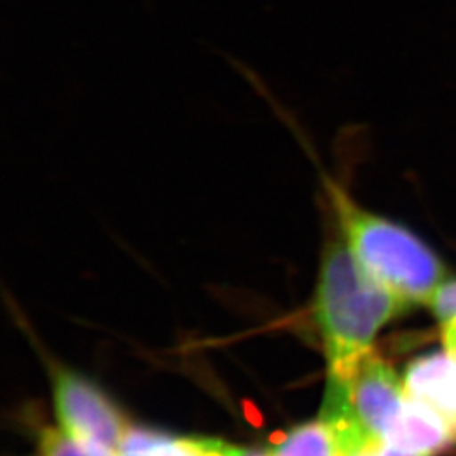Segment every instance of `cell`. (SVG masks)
Here are the masks:
<instances>
[{"mask_svg": "<svg viewBox=\"0 0 456 456\" xmlns=\"http://www.w3.org/2000/svg\"><path fill=\"white\" fill-rule=\"evenodd\" d=\"M271 456H333V446L325 423L310 421L288 431L269 448Z\"/></svg>", "mask_w": 456, "mask_h": 456, "instance_id": "cell-8", "label": "cell"}, {"mask_svg": "<svg viewBox=\"0 0 456 456\" xmlns=\"http://www.w3.org/2000/svg\"><path fill=\"white\" fill-rule=\"evenodd\" d=\"M240 448L207 438H169L159 435L156 443L137 456H237Z\"/></svg>", "mask_w": 456, "mask_h": 456, "instance_id": "cell-9", "label": "cell"}, {"mask_svg": "<svg viewBox=\"0 0 456 456\" xmlns=\"http://www.w3.org/2000/svg\"><path fill=\"white\" fill-rule=\"evenodd\" d=\"M237 456H271L269 452L262 453V452H248V450H239V455Z\"/></svg>", "mask_w": 456, "mask_h": 456, "instance_id": "cell-12", "label": "cell"}, {"mask_svg": "<svg viewBox=\"0 0 456 456\" xmlns=\"http://www.w3.org/2000/svg\"><path fill=\"white\" fill-rule=\"evenodd\" d=\"M354 416L363 428L384 440L389 426L408 399L404 380L391 365L370 352L346 380Z\"/></svg>", "mask_w": 456, "mask_h": 456, "instance_id": "cell-4", "label": "cell"}, {"mask_svg": "<svg viewBox=\"0 0 456 456\" xmlns=\"http://www.w3.org/2000/svg\"><path fill=\"white\" fill-rule=\"evenodd\" d=\"M384 441L409 455H441L455 446L456 426L436 409L408 394Z\"/></svg>", "mask_w": 456, "mask_h": 456, "instance_id": "cell-5", "label": "cell"}, {"mask_svg": "<svg viewBox=\"0 0 456 456\" xmlns=\"http://www.w3.org/2000/svg\"><path fill=\"white\" fill-rule=\"evenodd\" d=\"M325 423L333 456H414L404 453L370 433L354 412H331L320 418Z\"/></svg>", "mask_w": 456, "mask_h": 456, "instance_id": "cell-7", "label": "cell"}, {"mask_svg": "<svg viewBox=\"0 0 456 456\" xmlns=\"http://www.w3.org/2000/svg\"><path fill=\"white\" fill-rule=\"evenodd\" d=\"M411 397L436 409L456 426V360L446 352L412 360L403 377Z\"/></svg>", "mask_w": 456, "mask_h": 456, "instance_id": "cell-6", "label": "cell"}, {"mask_svg": "<svg viewBox=\"0 0 456 456\" xmlns=\"http://www.w3.org/2000/svg\"><path fill=\"white\" fill-rule=\"evenodd\" d=\"M43 456H105L66 435L63 429L49 428L41 438Z\"/></svg>", "mask_w": 456, "mask_h": 456, "instance_id": "cell-10", "label": "cell"}, {"mask_svg": "<svg viewBox=\"0 0 456 456\" xmlns=\"http://www.w3.org/2000/svg\"><path fill=\"white\" fill-rule=\"evenodd\" d=\"M54 408L66 435L102 455L120 456L131 426L95 384L82 375L60 370L54 380Z\"/></svg>", "mask_w": 456, "mask_h": 456, "instance_id": "cell-3", "label": "cell"}, {"mask_svg": "<svg viewBox=\"0 0 456 456\" xmlns=\"http://www.w3.org/2000/svg\"><path fill=\"white\" fill-rule=\"evenodd\" d=\"M443 323L456 318V279H446L428 305Z\"/></svg>", "mask_w": 456, "mask_h": 456, "instance_id": "cell-11", "label": "cell"}, {"mask_svg": "<svg viewBox=\"0 0 456 456\" xmlns=\"http://www.w3.org/2000/svg\"><path fill=\"white\" fill-rule=\"evenodd\" d=\"M408 310L406 301L362 267L340 232L326 247L313 310L325 345L328 377L348 380L372 352L379 330Z\"/></svg>", "mask_w": 456, "mask_h": 456, "instance_id": "cell-1", "label": "cell"}, {"mask_svg": "<svg viewBox=\"0 0 456 456\" xmlns=\"http://www.w3.org/2000/svg\"><path fill=\"white\" fill-rule=\"evenodd\" d=\"M333 207L346 244L362 267L409 306H428L441 284L450 279L440 256L408 228L360 208L335 184Z\"/></svg>", "mask_w": 456, "mask_h": 456, "instance_id": "cell-2", "label": "cell"}]
</instances>
